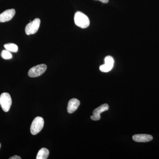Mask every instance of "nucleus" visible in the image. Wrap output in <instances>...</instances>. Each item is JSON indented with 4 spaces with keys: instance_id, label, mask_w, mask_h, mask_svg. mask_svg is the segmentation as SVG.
I'll return each mask as SVG.
<instances>
[{
    "instance_id": "f257e3e1",
    "label": "nucleus",
    "mask_w": 159,
    "mask_h": 159,
    "mask_svg": "<svg viewBox=\"0 0 159 159\" xmlns=\"http://www.w3.org/2000/svg\"><path fill=\"white\" fill-rule=\"evenodd\" d=\"M74 22L76 25L83 29L88 28L90 25L89 17L80 11H77L75 13L74 16Z\"/></svg>"
},
{
    "instance_id": "f03ea898",
    "label": "nucleus",
    "mask_w": 159,
    "mask_h": 159,
    "mask_svg": "<svg viewBox=\"0 0 159 159\" xmlns=\"http://www.w3.org/2000/svg\"><path fill=\"white\" fill-rule=\"evenodd\" d=\"M12 103L10 94L7 93H3L0 96V105L5 112L9 111Z\"/></svg>"
},
{
    "instance_id": "7ed1b4c3",
    "label": "nucleus",
    "mask_w": 159,
    "mask_h": 159,
    "mask_svg": "<svg viewBox=\"0 0 159 159\" xmlns=\"http://www.w3.org/2000/svg\"><path fill=\"white\" fill-rule=\"evenodd\" d=\"M43 119L41 117H37L35 118L31 124V134L32 135H36L42 130L44 125Z\"/></svg>"
},
{
    "instance_id": "20e7f679",
    "label": "nucleus",
    "mask_w": 159,
    "mask_h": 159,
    "mask_svg": "<svg viewBox=\"0 0 159 159\" xmlns=\"http://www.w3.org/2000/svg\"><path fill=\"white\" fill-rule=\"evenodd\" d=\"M40 22V20L39 18L35 19L34 20L30 22L26 26L25 29L26 34L30 35L36 33L39 29Z\"/></svg>"
},
{
    "instance_id": "39448f33",
    "label": "nucleus",
    "mask_w": 159,
    "mask_h": 159,
    "mask_svg": "<svg viewBox=\"0 0 159 159\" xmlns=\"http://www.w3.org/2000/svg\"><path fill=\"white\" fill-rule=\"evenodd\" d=\"M47 69V66L45 64L39 65L30 69L28 72V75L31 77H39L44 73Z\"/></svg>"
},
{
    "instance_id": "423d86ee",
    "label": "nucleus",
    "mask_w": 159,
    "mask_h": 159,
    "mask_svg": "<svg viewBox=\"0 0 159 159\" xmlns=\"http://www.w3.org/2000/svg\"><path fill=\"white\" fill-rule=\"evenodd\" d=\"M104 61L105 64L100 66L99 70L101 72L107 73L111 71L113 67L114 60L111 56H108L105 57Z\"/></svg>"
},
{
    "instance_id": "0eeeda50",
    "label": "nucleus",
    "mask_w": 159,
    "mask_h": 159,
    "mask_svg": "<svg viewBox=\"0 0 159 159\" xmlns=\"http://www.w3.org/2000/svg\"><path fill=\"white\" fill-rule=\"evenodd\" d=\"M109 106L108 104H103L99 106V107L95 109L93 111V115L91 116V119L94 121H97L100 119V114L103 112L108 110Z\"/></svg>"
},
{
    "instance_id": "6e6552de",
    "label": "nucleus",
    "mask_w": 159,
    "mask_h": 159,
    "mask_svg": "<svg viewBox=\"0 0 159 159\" xmlns=\"http://www.w3.org/2000/svg\"><path fill=\"white\" fill-rule=\"evenodd\" d=\"M15 13L14 9H8L4 11L0 14V22H6L10 21L14 17Z\"/></svg>"
},
{
    "instance_id": "1a4fd4ad",
    "label": "nucleus",
    "mask_w": 159,
    "mask_h": 159,
    "mask_svg": "<svg viewBox=\"0 0 159 159\" xmlns=\"http://www.w3.org/2000/svg\"><path fill=\"white\" fill-rule=\"evenodd\" d=\"M153 137L151 135L146 134H135L133 136V140L136 142H147L151 141Z\"/></svg>"
},
{
    "instance_id": "9d476101",
    "label": "nucleus",
    "mask_w": 159,
    "mask_h": 159,
    "mask_svg": "<svg viewBox=\"0 0 159 159\" xmlns=\"http://www.w3.org/2000/svg\"><path fill=\"white\" fill-rule=\"evenodd\" d=\"M80 102L78 99L73 98L69 101L67 106V111L69 113L72 114L77 110L79 107Z\"/></svg>"
},
{
    "instance_id": "9b49d317",
    "label": "nucleus",
    "mask_w": 159,
    "mask_h": 159,
    "mask_svg": "<svg viewBox=\"0 0 159 159\" xmlns=\"http://www.w3.org/2000/svg\"><path fill=\"white\" fill-rule=\"evenodd\" d=\"M49 151L47 148H43L40 149L37 154L36 159H47L48 157Z\"/></svg>"
},
{
    "instance_id": "f8f14e48",
    "label": "nucleus",
    "mask_w": 159,
    "mask_h": 159,
    "mask_svg": "<svg viewBox=\"0 0 159 159\" xmlns=\"http://www.w3.org/2000/svg\"><path fill=\"white\" fill-rule=\"evenodd\" d=\"M4 48L6 50H8L10 52H17L18 50V47L17 45L14 43H7L4 45Z\"/></svg>"
},
{
    "instance_id": "ddd939ff",
    "label": "nucleus",
    "mask_w": 159,
    "mask_h": 159,
    "mask_svg": "<svg viewBox=\"0 0 159 159\" xmlns=\"http://www.w3.org/2000/svg\"><path fill=\"white\" fill-rule=\"evenodd\" d=\"M1 56L3 59L6 60L11 59L12 57V55H11L10 51L7 50H3L2 51Z\"/></svg>"
},
{
    "instance_id": "4468645a",
    "label": "nucleus",
    "mask_w": 159,
    "mask_h": 159,
    "mask_svg": "<svg viewBox=\"0 0 159 159\" xmlns=\"http://www.w3.org/2000/svg\"><path fill=\"white\" fill-rule=\"evenodd\" d=\"M9 159H21V157L15 155L9 158Z\"/></svg>"
},
{
    "instance_id": "2eb2a0df",
    "label": "nucleus",
    "mask_w": 159,
    "mask_h": 159,
    "mask_svg": "<svg viewBox=\"0 0 159 159\" xmlns=\"http://www.w3.org/2000/svg\"><path fill=\"white\" fill-rule=\"evenodd\" d=\"M96 1H99L103 3H107L109 2V0H96Z\"/></svg>"
},
{
    "instance_id": "dca6fc26",
    "label": "nucleus",
    "mask_w": 159,
    "mask_h": 159,
    "mask_svg": "<svg viewBox=\"0 0 159 159\" xmlns=\"http://www.w3.org/2000/svg\"><path fill=\"white\" fill-rule=\"evenodd\" d=\"M1 148V144L0 143V148Z\"/></svg>"
}]
</instances>
